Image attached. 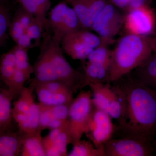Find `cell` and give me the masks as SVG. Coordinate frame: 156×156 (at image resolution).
Wrapping results in <instances>:
<instances>
[{
  "label": "cell",
  "instance_id": "obj_1",
  "mask_svg": "<svg viewBox=\"0 0 156 156\" xmlns=\"http://www.w3.org/2000/svg\"><path fill=\"white\" fill-rule=\"evenodd\" d=\"M115 82L125 95L126 109L112 137L134 136L156 142V91L128 75Z\"/></svg>",
  "mask_w": 156,
  "mask_h": 156
},
{
  "label": "cell",
  "instance_id": "obj_2",
  "mask_svg": "<svg viewBox=\"0 0 156 156\" xmlns=\"http://www.w3.org/2000/svg\"><path fill=\"white\" fill-rule=\"evenodd\" d=\"M152 53L149 37L126 33L112 50L110 83H115L133 71Z\"/></svg>",
  "mask_w": 156,
  "mask_h": 156
},
{
  "label": "cell",
  "instance_id": "obj_3",
  "mask_svg": "<svg viewBox=\"0 0 156 156\" xmlns=\"http://www.w3.org/2000/svg\"><path fill=\"white\" fill-rule=\"evenodd\" d=\"M40 44L48 53L58 81L66 84L75 92L88 86L83 71L73 68L63 55L61 41L53 37L46 27H44Z\"/></svg>",
  "mask_w": 156,
  "mask_h": 156
},
{
  "label": "cell",
  "instance_id": "obj_4",
  "mask_svg": "<svg viewBox=\"0 0 156 156\" xmlns=\"http://www.w3.org/2000/svg\"><path fill=\"white\" fill-rule=\"evenodd\" d=\"M106 83H90L94 105L107 113L116 121L122 122L126 109L125 95L117 82Z\"/></svg>",
  "mask_w": 156,
  "mask_h": 156
},
{
  "label": "cell",
  "instance_id": "obj_5",
  "mask_svg": "<svg viewBox=\"0 0 156 156\" xmlns=\"http://www.w3.org/2000/svg\"><path fill=\"white\" fill-rule=\"evenodd\" d=\"M94 106L91 90L81 91L73 98L69 105L68 119L72 144L81 139L86 133Z\"/></svg>",
  "mask_w": 156,
  "mask_h": 156
},
{
  "label": "cell",
  "instance_id": "obj_6",
  "mask_svg": "<svg viewBox=\"0 0 156 156\" xmlns=\"http://www.w3.org/2000/svg\"><path fill=\"white\" fill-rule=\"evenodd\" d=\"M102 44L98 35L83 29L66 34L61 42L63 52L74 60L81 62L86 60L94 49Z\"/></svg>",
  "mask_w": 156,
  "mask_h": 156
},
{
  "label": "cell",
  "instance_id": "obj_7",
  "mask_svg": "<svg viewBox=\"0 0 156 156\" xmlns=\"http://www.w3.org/2000/svg\"><path fill=\"white\" fill-rule=\"evenodd\" d=\"M106 156H151L156 142L131 136L112 137L104 144Z\"/></svg>",
  "mask_w": 156,
  "mask_h": 156
},
{
  "label": "cell",
  "instance_id": "obj_8",
  "mask_svg": "<svg viewBox=\"0 0 156 156\" xmlns=\"http://www.w3.org/2000/svg\"><path fill=\"white\" fill-rule=\"evenodd\" d=\"M124 27L127 33L151 37L156 27V17L151 6L131 9L126 13Z\"/></svg>",
  "mask_w": 156,
  "mask_h": 156
},
{
  "label": "cell",
  "instance_id": "obj_9",
  "mask_svg": "<svg viewBox=\"0 0 156 156\" xmlns=\"http://www.w3.org/2000/svg\"><path fill=\"white\" fill-rule=\"evenodd\" d=\"M112 119L106 112L94 106L85 134L95 147H103L113 136L116 126Z\"/></svg>",
  "mask_w": 156,
  "mask_h": 156
},
{
  "label": "cell",
  "instance_id": "obj_10",
  "mask_svg": "<svg viewBox=\"0 0 156 156\" xmlns=\"http://www.w3.org/2000/svg\"><path fill=\"white\" fill-rule=\"evenodd\" d=\"M34 87L40 103L49 105L69 104L73 99L74 91L60 81L46 83H34L31 81Z\"/></svg>",
  "mask_w": 156,
  "mask_h": 156
},
{
  "label": "cell",
  "instance_id": "obj_11",
  "mask_svg": "<svg viewBox=\"0 0 156 156\" xmlns=\"http://www.w3.org/2000/svg\"><path fill=\"white\" fill-rule=\"evenodd\" d=\"M47 156H68L67 146L73 144L68 122L64 126L52 129L43 138Z\"/></svg>",
  "mask_w": 156,
  "mask_h": 156
},
{
  "label": "cell",
  "instance_id": "obj_12",
  "mask_svg": "<svg viewBox=\"0 0 156 156\" xmlns=\"http://www.w3.org/2000/svg\"><path fill=\"white\" fill-rule=\"evenodd\" d=\"M128 75L156 92V53L153 52L142 64Z\"/></svg>",
  "mask_w": 156,
  "mask_h": 156
},
{
  "label": "cell",
  "instance_id": "obj_13",
  "mask_svg": "<svg viewBox=\"0 0 156 156\" xmlns=\"http://www.w3.org/2000/svg\"><path fill=\"white\" fill-rule=\"evenodd\" d=\"M69 6L65 1L58 3L51 9L44 27L48 28L55 38L61 42V32Z\"/></svg>",
  "mask_w": 156,
  "mask_h": 156
},
{
  "label": "cell",
  "instance_id": "obj_14",
  "mask_svg": "<svg viewBox=\"0 0 156 156\" xmlns=\"http://www.w3.org/2000/svg\"><path fill=\"white\" fill-rule=\"evenodd\" d=\"M17 91L9 88L1 89L0 92V134L8 131L13 119L11 102L19 95Z\"/></svg>",
  "mask_w": 156,
  "mask_h": 156
},
{
  "label": "cell",
  "instance_id": "obj_15",
  "mask_svg": "<svg viewBox=\"0 0 156 156\" xmlns=\"http://www.w3.org/2000/svg\"><path fill=\"white\" fill-rule=\"evenodd\" d=\"M26 11L34 17L42 32L47 20V14L50 9V0H16Z\"/></svg>",
  "mask_w": 156,
  "mask_h": 156
},
{
  "label": "cell",
  "instance_id": "obj_16",
  "mask_svg": "<svg viewBox=\"0 0 156 156\" xmlns=\"http://www.w3.org/2000/svg\"><path fill=\"white\" fill-rule=\"evenodd\" d=\"M88 86L90 83H106L110 82L109 66L87 60L82 62Z\"/></svg>",
  "mask_w": 156,
  "mask_h": 156
},
{
  "label": "cell",
  "instance_id": "obj_17",
  "mask_svg": "<svg viewBox=\"0 0 156 156\" xmlns=\"http://www.w3.org/2000/svg\"><path fill=\"white\" fill-rule=\"evenodd\" d=\"M0 156H17L21 154L23 133L6 131L0 134Z\"/></svg>",
  "mask_w": 156,
  "mask_h": 156
},
{
  "label": "cell",
  "instance_id": "obj_18",
  "mask_svg": "<svg viewBox=\"0 0 156 156\" xmlns=\"http://www.w3.org/2000/svg\"><path fill=\"white\" fill-rule=\"evenodd\" d=\"M41 133V131H38L33 133H23L20 156H47Z\"/></svg>",
  "mask_w": 156,
  "mask_h": 156
},
{
  "label": "cell",
  "instance_id": "obj_19",
  "mask_svg": "<svg viewBox=\"0 0 156 156\" xmlns=\"http://www.w3.org/2000/svg\"><path fill=\"white\" fill-rule=\"evenodd\" d=\"M119 10L111 3H108L95 17L91 30L97 34L105 27L124 17L125 13H122Z\"/></svg>",
  "mask_w": 156,
  "mask_h": 156
},
{
  "label": "cell",
  "instance_id": "obj_20",
  "mask_svg": "<svg viewBox=\"0 0 156 156\" xmlns=\"http://www.w3.org/2000/svg\"><path fill=\"white\" fill-rule=\"evenodd\" d=\"M16 69V58L11 49L2 55L0 64L1 80L8 87L11 85Z\"/></svg>",
  "mask_w": 156,
  "mask_h": 156
},
{
  "label": "cell",
  "instance_id": "obj_21",
  "mask_svg": "<svg viewBox=\"0 0 156 156\" xmlns=\"http://www.w3.org/2000/svg\"><path fill=\"white\" fill-rule=\"evenodd\" d=\"M73 144L68 156H106L104 146L95 147L91 141L80 139Z\"/></svg>",
  "mask_w": 156,
  "mask_h": 156
},
{
  "label": "cell",
  "instance_id": "obj_22",
  "mask_svg": "<svg viewBox=\"0 0 156 156\" xmlns=\"http://www.w3.org/2000/svg\"><path fill=\"white\" fill-rule=\"evenodd\" d=\"M40 105L39 103L37 104L34 102L26 114V118L25 121L21 125L18 126L19 131L23 134H27L40 131Z\"/></svg>",
  "mask_w": 156,
  "mask_h": 156
},
{
  "label": "cell",
  "instance_id": "obj_23",
  "mask_svg": "<svg viewBox=\"0 0 156 156\" xmlns=\"http://www.w3.org/2000/svg\"><path fill=\"white\" fill-rule=\"evenodd\" d=\"M11 10L6 2H0V46L5 47L9 38V30L12 19Z\"/></svg>",
  "mask_w": 156,
  "mask_h": 156
},
{
  "label": "cell",
  "instance_id": "obj_24",
  "mask_svg": "<svg viewBox=\"0 0 156 156\" xmlns=\"http://www.w3.org/2000/svg\"><path fill=\"white\" fill-rule=\"evenodd\" d=\"M34 87L31 84L29 87H24L20 93L18 99L14 101V108L12 109L14 111L26 114L31 105L34 102Z\"/></svg>",
  "mask_w": 156,
  "mask_h": 156
},
{
  "label": "cell",
  "instance_id": "obj_25",
  "mask_svg": "<svg viewBox=\"0 0 156 156\" xmlns=\"http://www.w3.org/2000/svg\"><path fill=\"white\" fill-rule=\"evenodd\" d=\"M77 14L82 28L90 30L89 23L90 0H64Z\"/></svg>",
  "mask_w": 156,
  "mask_h": 156
},
{
  "label": "cell",
  "instance_id": "obj_26",
  "mask_svg": "<svg viewBox=\"0 0 156 156\" xmlns=\"http://www.w3.org/2000/svg\"><path fill=\"white\" fill-rule=\"evenodd\" d=\"M16 58V67L17 69L23 72L29 78L34 73L33 66L31 65L29 62L28 50L20 48L17 45L12 48Z\"/></svg>",
  "mask_w": 156,
  "mask_h": 156
},
{
  "label": "cell",
  "instance_id": "obj_27",
  "mask_svg": "<svg viewBox=\"0 0 156 156\" xmlns=\"http://www.w3.org/2000/svg\"><path fill=\"white\" fill-rule=\"evenodd\" d=\"M111 53L112 50L108 49V46L102 45L94 49L86 60L109 66L110 67Z\"/></svg>",
  "mask_w": 156,
  "mask_h": 156
},
{
  "label": "cell",
  "instance_id": "obj_28",
  "mask_svg": "<svg viewBox=\"0 0 156 156\" xmlns=\"http://www.w3.org/2000/svg\"><path fill=\"white\" fill-rule=\"evenodd\" d=\"M24 33L35 41L34 47H39L41 41L42 32L35 18L33 20Z\"/></svg>",
  "mask_w": 156,
  "mask_h": 156
},
{
  "label": "cell",
  "instance_id": "obj_29",
  "mask_svg": "<svg viewBox=\"0 0 156 156\" xmlns=\"http://www.w3.org/2000/svg\"><path fill=\"white\" fill-rule=\"evenodd\" d=\"M24 33V29L16 16L13 15L9 30V36L15 43Z\"/></svg>",
  "mask_w": 156,
  "mask_h": 156
},
{
  "label": "cell",
  "instance_id": "obj_30",
  "mask_svg": "<svg viewBox=\"0 0 156 156\" xmlns=\"http://www.w3.org/2000/svg\"><path fill=\"white\" fill-rule=\"evenodd\" d=\"M14 15L16 16L21 25L23 27L24 31L32 21L33 20L34 18L30 13L20 6L19 8L15 11Z\"/></svg>",
  "mask_w": 156,
  "mask_h": 156
},
{
  "label": "cell",
  "instance_id": "obj_31",
  "mask_svg": "<svg viewBox=\"0 0 156 156\" xmlns=\"http://www.w3.org/2000/svg\"><path fill=\"white\" fill-rule=\"evenodd\" d=\"M32 41V40L30 38L24 33L16 42V45L20 48L29 50L31 48L34 47Z\"/></svg>",
  "mask_w": 156,
  "mask_h": 156
},
{
  "label": "cell",
  "instance_id": "obj_32",
  "mask_svg": "<svg viewBox=\"0 0 156 156\" xmlns=\"http://www.w3.org/2000/svg\"><path fill=\"white\" fill-rule=\"evenodd\" d=\"M108 1L124 13H126L129 9V0H108Z\"/></svg>",
  "mask_w": 156,
  "mask_h": 156
},
{
  "label": "cell",
  "instance_id": "obj_33",
  "mask_svg": "<svg viewBox=\"0 0 156 156\" xmlns=\"http://www.w3.org/2000/svg\"><path fill=\"white\" fill-rule=\"evenodd\" d=\"M151 1V0H129V9L128 11L131 9L143 6H150Z\"/></svg>",
  "mask_w": 156,
  "mask_h": 156
},
{
  "label": "cell",
  "instance_id": "obj_34",
  "mask_svg": "<svg viewBox=\"0 0 156 156\" xmlns=\"http://www.w3.org/2000/svg\"><path fill=\"white\" fill-rule=\"evenodd\" d=\"M153 52L156 53V36L149 37Z\"/></svg>",
  "mask_w": 156,
  "mask_h": 156
},
{
  "label": "cell",
  "instance_id": "obj_35",
  "mask_svg": "<svg viewBox=\"0 0 156 156\" xmlns=\"http://www.w3.org/2000/svg\"><path fill=\"white\" fill-rule=\"evenodd\" d=\"M6 2V0H0V2Z\"/></svg>",
  "mask_w": 156,
  "mask_h": 156
},
{
  "label": "cell",
  "instance_id": "obj_36",
  "mask_svg": "<svg viewBox=\"0 0 156 156\" xmlns=\"http://www.w3.org/2000/svg\"></svg>",
  "mask_w": 156,
  "mask_h": 156
}]
</instances>
